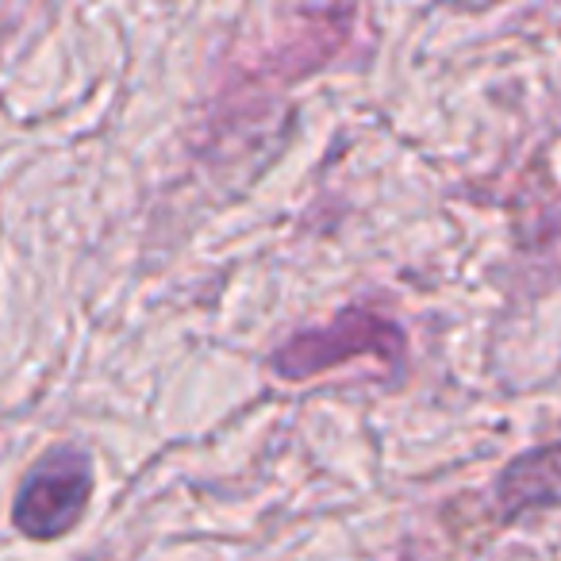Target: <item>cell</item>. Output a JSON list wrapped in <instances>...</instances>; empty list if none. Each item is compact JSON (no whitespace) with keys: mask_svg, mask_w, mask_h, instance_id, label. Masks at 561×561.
I'll use <instances>...</instances> for the list:
<instances>
[{"mask_svg":"<svg viewBox=\"0 0 561 561\" xmlns=\"http://www.w3.org/2000/svg\"><path fill=\"white\" fill-rule=\"evenodd\" d=\"M404 331L389 316L374 312V308H343L323 328L300 331L289 343H280L270 366L280 381H308V377H320L354 358H381L389 366H404Z\"/></svg>","mask_w":561,"mask_h":561,"instance_id":"obj_1","label":"cell"},{"mask_svg":"<svg viewBox=\"0 0 561 561\" xmlns=\"http://www.w3.org/2000/svg\"><path fill=\"white\" fill-rule=\"evenodd\" d=\"M93 484V458L81 446H50L20 481L12 500V523L32 542H55L85 519Z\"/></svg>","mask_w":561,"mask_h":561,"instance_id":"obj_2","label":"cell"},{"mask_svg":"<svg viewBox=\"0 0 561 561\" xmlns=\"http://www.w3.org/2000/svg\"><path fill=\"white\" fill-rule=\"evenodd\" d=\"M561 504V443L527 450L496 477V507L504 519Z\"/></svg>","mask_w":561,"mask_h":561,"instance_id":"obj_3","label":"cell"}]
</instances>
